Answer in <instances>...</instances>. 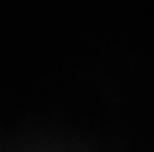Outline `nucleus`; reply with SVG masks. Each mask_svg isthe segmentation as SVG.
Instances as JSON below:
<instances>
[]
</instances>
